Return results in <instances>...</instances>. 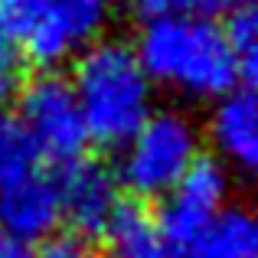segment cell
Listing matches in <instances>:
<instances>
[{"mask_svg":"<svg viewBox=\"0 0 258 258\" xmlns=\"http://www.w3.org/2000/svg\"><path fill=\"white\" fill-rule=\"evenodd\" d=\"M131 10H138V13H144L147 20L151 17H160V13H173V10H180L183 7V0H124Z\"/></svg>","mask_w":258,"mask_h":258,"instance_id":"cell-16","label":"cell"},{"mask_svg":"<svg viewBox=\"0 0 258 258\" xmlns=\"http://www.w3.org/2000/svg\"><path fill=\"white\" fill-rule=\"evenodd\" d=\"M69 85L76 92L88 141L101 147L121 151L154 111V85L127 39L92 43L76 59Z\"/></svg>","mask_w":258,"mask_h":258,"instance_id":"cell-2","label":"cell"},{"mask_svg":"<svg viewBox=\"0 0 258 258\" xmlns=\"http://www.w3.org/2000/svg\"><path fill=\"white\" fill-rule=\"evenodd\" d=\"M203 157L200 124L180 108H154L151 118L121 147L118 186L141 200H164Z\"/></svg>","mask_w":258,"mask_h":258,"instance_id":"cell-4","label":"cell"},{"mask_svg":"<svg viewBox=\"0 0 258 258\" xmlns=\"http://www.w3.org/2000/svg\"><path fill=\"white\" fill-rule=\"evenodd\" d=\"M196 258H258V206L252 203H229L219 219L206 229Z\"/></svg>","mask_w":258,"mask_h":258,"instance_id":"cell-11","label":"cell"},{"mask_svg":"<svg viewBox=\"0 0 258 258\" xmlns=\"http://www.w3.org/2000/svg\"><path fill=\"white\" fill-rule=\"evenodd\" d=\"M62 206H59L56 176L36 164L0 180V232L26 245L46 242L59 232Z\"/></svg>","mask_w":258,"mask_h":258,"instance_id":"cell-7","label":"cell"},{"mask_svg":"<svg viewBox=\"0 0 258 258\" xmlns=\"http://www.w3.org/2000/svg\"><path fill=\"white\" fill-rule=\"evenodd\" d=\"M23 76V52H20L17 39L10 36L7 23L0 20V95H7Z\"/></svg>","mask_w":258,"mask_h":258,"instance_id":"cell-15","label":"cell"},{"mask_svg":"<svg viewBox=\"0 0 258 258\" xmlns=\"http://www.w3.org/2000/svg\"><path fill=\"white\" fill-rule=\"evenodd\" d=\"M13 114L20 121V131L33 157L56 167H69L79 157H85L88 134L69 76L46 69L36 79H30L20 88Z\"/></svg>","mask_w":258,"mask_h":258,"instance_id":"cell-5","label":"cell"},{"mask_svg":"<svg viewBox=\"0 0 258 258\" xmlns=\"http://www.w3.org/2000/svg\"><path fill=\"white\" fill-rule=\"evenodd\" d=\"M222 36L232 56L235 82H242L248 92H258V0L229 10Z\"/></svg>","mask_w":258,"mask_h":258,"instance_id":"cell-12","label":"cell"},{"mask_svg":"<svg viewBox=\"0 0 258 258\" xmlns=\"http://www.w3.org/2000/svg\"><path fill=\"white\" fill-rule=\"evenodd\" d=\"M111 258H160L167 252V239L157 226V216L138 200H121L108 222L105 235Z\"/></svg>","mask_w":258,"mask_h":258,"instance_id":"cell-10","label":"cell"},{"mask_svg":"<svg viewBox=\"0 0 258 258\" xmlns=\"http://www.w3.org/2000/svg\"><path fill=\"white\" fill-rule=\"evenodd\" d=\"M229 173L216 157L203 154L186 170L180 183L164 196V206L157 213V226L173 248L193 252L206 229L219 219L229 206Z\"/></svg>","mask_w":258,"mask_h":258,"instance_id":"cell-6","label":"cell"},{"mask_svg":"<svg viewBox=\"0 0 258 258\" xmlns=\"http://www.w3.org/2000/svg\"><path fill=\"white\" fill-rule=\"evenodd\" d=\"M239 4H252V0H229V7H239Z\"/></svg>","mask_w":258,"mask_h":258,"instance_id":"cell-19","label":"cell"},{"mask_svg":"<svg viewBox=\"0 0 258 258\" xmlns=\"http://www.w3.org/2000/svg\"><path fill=\"white\" fill-rule=\"evenodd\" d=\"M33 164V154L26 147V138L20 131V121L13 114V108H7L0 101V180L23 167Z\"/></svg>","mask_w":258,"mask_h":258,"instance_id":"cell-13","label":"cell"},{"mask_svg":"<svg viewBox=\"0 0 258 258\" xmlns=\"http://www.w3.org/2000/svg\"><path fill=\"white\" fill-rule=\"evenodd\" d=\"M0 20L23 59L52 66L79 59L111 20V0H0Z\"/></svg>","mask_w":258,"mask_h":258,"instance_id":"cell-3","label":"cell"},{"mask_svg":"<svg viewBox=\"0 0 258 258\" xmlns=\"http://www.w3.org/2000/svg\"><path fill=\"white\" fill-rule=\"evenodd\" d=\"M56 186L69 232L82 235L88 242L105 235L108 222L121 203V186L111 167L92 157H79L76 164L62 167V173L56 176Z\"/></svg>","mask_w":258,"mask_h":258,"instance_id":"cell-8","label":"cell"},{"mask_svg":"<svg viewBox=\"0 0 258 258\" xmlns=\"http://www.w3.org/2000/svg\"><path fill=\"white\" fill-rule=\"evenodd\" d=\"M0 258H36V245H26V242L0 232Z\"/></svg>","mask_w":258,"mask_h":258,"instance_id":"cell-17","label":"cell"},{"mask_svg":"<svg viewBox=\"0 0 258 258\" xmlns=\"http://www.w3.org/2000/svg\"><path fill=\"white\" fill-rule=\"evenodd\" d=\"M36 258H98V255H95L88 239L66 229V232H52L46 242H39Z\"/></svg>","mask_w":258,"mask_h":258,"instance_id":"cell-14","label":"cell"},{"mask_svg":"<svg viewBox=\"0 0 258 258\" xmlns=\"http://www.w3.org/2000/svg\"><path fill=\"white\" fill-rule=\"evenodd\" d=\"M138 62L154 88L189 101H219L235 92V69L222 26L193 13H160L138 33Z\"/></svg>","mask_w":258,"mask_h":258,"instance_id":"cell-1","label":"cell"},{"mask_svg":"<svg viewBox=\"0 0 258 258\" xmlns=\"http://www.w3.org/2000/svg\"><path fill=\"white\" fill-rule=\"evenodd\" d=\"M209 141L226 173H239L258 186V92L235 88L216 101L209 114Z\"/></svg>","mask_w":258,"mask_h":258,"instance_id":"cell-9","label":"cell"},{"mask_svg":"<svg viewBox=\"0 0 258 258\" xmlns=\"http://www.w3.org/2000/svg\"><path fill=\"white\" fill-rule=\"evenodd\" d=\"M160 258H196L193 252H186V248H173L170 242H167V252L160 255Z\"/></svg>","mask_w":258,"mask_h":258,"instance_id":"cell-18","label":"cell"}]
</instances>
